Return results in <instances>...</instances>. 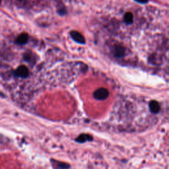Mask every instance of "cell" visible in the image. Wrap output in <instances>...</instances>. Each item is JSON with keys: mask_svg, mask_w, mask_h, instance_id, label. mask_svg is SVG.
<instances>
[{"mask_svg": "<svg viewBox=\"0 0 169 169\" xmlns=\"http://www.w3.org/2000/svg\"><path fill=\"white\" fill-rule=\"evenodd\" d=\"M29 69L25 65H22L18 67L17 69L13 71V75L17 77H21V78H26L29 76Z\"/></svg>", "mask_w": 169, "mask_h": 169, "instance_id": "obj_1", "label": "cell"}, {"mask_svg": "<svg viewBox=\"0 0 169 169\" xmlns=\"http://www.w3.org/2000/svg\"><path fill=\"white\" fill-rule=\"evenodd\" d=\"M93 96L97 100H103L108 97L109 91L105 88H100L95 91Z\"/></svg>", "mask_w": 169, "mask_h": 169, "instance_id": "obj_2", "label": "cell"}, {"mask_svg": "<svg viewBox=\"0 0 169 169\" xmlns=\"http://www.w3.org/2000/svg\"><path fill=\"white\" fill-rule=\"evenodd\" d=\"M70 35L71 36V38L74 39V40H75V42H77V43L81 44H85V38L83 37V35L79 33V32L75 31V30H73L70 33Z\"/></svg>", "mask_w": 169, "mask_h": 169, "instance_id": "obj_3", "label": "cell"}, {"mask_svg": "<svg viewBox=\"0 0 169 169\" xmlns=\"http://www.w3.org/2000/svg\"><path fill=\"white\" fill-rule=\"evenodd\" d=\"M29 36L28 34L22 33L18 36V37L16 38L15 42L18 45H25L27 43L29 40Z\"/></svg>", "mask_w": 169, "mask_h": 169, "instance_id": "obj_4", "label": "cell"}, {"mask_svg": "<svg viewBox=\"0 0 169 169\" xmlns=\"http://www.w3.org/2000/svg\"><path fill=\"white\" fill-rule=\"evenodd\" d=\"M125 53L126 51L124 48L121 46H115L114 48V54H115V56L118 58L124 57Z\"/></svg>", "mask_w": 169, "mask_h": 169, "instance_id": "obj_5", "label": "cell"}, {"mask_svg": "<svg viewBox=\"0 0 169 169\" xmlns=\"http://www.w3.org/2000/svg\"><path fill=\"white\" fill-rule=\"evenodd\" d=\"M149 108L150 111L153 114L159 113L160 111V109H161L159 103L156 101V100H152V101H151L149 104Z\"/></svg>", "mask_w": 169, "mask_h": 169, "instance_id": "obj_6", "label": "cell"}, {"mask_svg": "<svg viewBox=\"0 0 169 169\" xmlns=\"http://www.w3.org/2000/svg\"><path fill=\"white\" fill-rule=\"evenodd\" d=\"M93 140V137L88 134H81L76 139V141L79 143H85L86 141H90Z\"/></svg>", "mask_w": 169, "mask_h": 169, "instance_id": "obj_7", "label": "cell"}, {"mask_svg": "<svg viewBox=\"0 0 169 169\" xmlns=\"http://www.w3.org/2000/svg\"><path fill=\"white\" fill-rule=\"evenodd\" d=\"M124 22H126V24H128V25L131 24L132 22H133V20H134L133 14H132V13H130V12L126 13V14L124 15Z\"/></svg>", "mask_w": 169, "mask_h": 169, "instance_id": "obj_8", "label": "cell"}, {"mask_svg": "<svg viewBox=\"0 0 169 169\" xmlns=\"http://www.w3.org/2000/svg\"><path fill=\"white\" fill-rule=\"evenodd\" d=\"M135 1L138 2V3H147L148 0H135Z\"/></svg>", "mask_w": 169, "mask_h": 169, "instance_id": "obj_9", "label": "cell"}, {"mask_svg": "<svg viewBox=\"0 0 169 169\" xmlns=\"http://www.w3.org/2000/svg\"><path fill=\"white\" fill-rule=\"evenodd\" d=\"M20 1H22V0H20Z\"/></svg>", "mask_w": 169, "mask_h": 169, "instance_id": "obj_10", "label": "cell"}]
</instances>
